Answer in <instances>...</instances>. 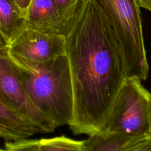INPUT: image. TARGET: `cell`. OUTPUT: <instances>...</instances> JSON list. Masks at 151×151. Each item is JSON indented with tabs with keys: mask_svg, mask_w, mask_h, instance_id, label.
<instances>
[{
	"mask_svg": "<svg viewBox=\"0 0 151 151\" xmlns=\"http://www.w3.org/2000/svg\"><path fill=\"white\" fill-rule=\"evenodd\" d=\"M140 8L146 9L151 12V0H137Z\"/></svg>",
	"mask_w": 151,
	"mask_h": 151,
	"instance_id": "cell-16",
	"label": "cell"
},
{
	"mask_svg": "<svg viewBox=\"0 0 151 151\" xmlns=\"http://www.w3.org/2000/svg\"><path fill=\"white\" fill-rule=\"evenodd\" d=\"M25 28L26 14L14 0H0L1 39L8 45Z\"/></svg>",
	"mask_w": 151,
	"mask_h": 151,
	"instance_id": "cell-10",
	"label": "cell"
},
{
	"mask_svg": "<svg viewBox=\"0 0 151 151\" xmlns=\"http://www.w3.org/2000/svg\"><path fill=\"white\" fill-rule=\"evenodd\" d=\"M102 133L151 136V93L141 81L125 80Z\"/></svg>",
	"mask_w": 151,
	"mask_h": 151,
	"instance_id": "cell-4",
	"label": "cell"
},
{
	"mask_svg": "<svg viewBox=\"0 0 151 151\" xmlns=\"http://www.w3.org/2000/svg\"><path fill=\"white\" fill-rule=\"evenodd\" d=\"M7 46L0 47V99L31 120L41 133H51L54 123L35 106L18 76L15 65L9 58Z\"/></svg>",
	"mask_w": 151,
	"mask_h": 151,
	"instance_id": "cell-5",
	"label": "cell"
},
{
	"mask_svg": "<svg viewBox=\"0 0 151 151\" xmlns=\"http://www.w3.org/2000/svg\"><path fill=\"white\" fill-rule=\"evenodd\" d=\"M20 9L26 14L27 9L32 1V0H14Z\"/></svg>",
	"mask_w": 151,
	"mask_h": 151,
	"instance_id": "cell-15",
	"label": "cell"
},
{
	"mask_svg": "<svg viewBox=\"0 0 151 151\" xmlns=\"http://www.w3.org/2000/svg\"><path fill=\"white\" fill-rule=\"evenodd\" d=\"M40 151H88L86 140H77L65 136L40 139Z\"/></svg>",
	"mask_w": 151,
	"mask_h": 151,
	"instance_id": "cell-11",
	"label": "cell"
},
{
	"mask_svg": "<svg viewBox=\"0 0 151 151\" xmlns=\"http://www.w3.org/2000/svg\"><path fill=\"white\" fill-rule=\"evenodd\" d=\"M27 28L48 34H64V17L54 0H32L27 11Z\"/></svg>",
	"mask_w": 151,
	"mask_h": 151,
	"instance_id": "cell-7",
	"label": "cell"
},
{
	"mask_svg": "<svg viewBox=\"0 0 151 151\" xmlns=\"http://www.w3.org/2000/svg\"><path fill=\"white\" fill-rule=\"evenodd\" d=\"M64 17L73 95L68 126L76 134L101 133L126 80L119 46L97 0H75Z\"/></svg>",
	"mask_w": 151,
	"mask_h": 151,
	"instance_id": "cell-1",
	"label": "cell"
},
{
	"mask_svg": "<svg viewBox=\"0 0 151 151\" xmlns=\"http://www.w3.org/2000/svg\"><path fill=\"white\" fill-rule=\"evenodd\" d=\"M147 137L126 133H101L89 136L86 141L88 151H133Z\"/></svg>",
	"mask_w": 151,
	"mask_h": 151,
	"instance_id": "cell-9",
	"label": "cell"
},
{
	"mask_svg": "<svg viewBox=\"0 0 151 151\" xmlns=\"http://www.w3.org/2000/svg\"><path fill=\"white\" fill-rule=\"evenodd\" d=\"M133 151H151V136L146 138Z\"/></svg>",
	"mask_w": 151,
	"mask_h": 151,
	"instance_id": "cell-14",
	"label": "cell"
},
{
	"mask_svg": "<svg viewBox=\"0 0 151 151\" xmlns=\"http://www.w3.org/2000/svg\"><path fill=\"white\" fill-rule=\"evenodd\" d=\"M9 54L33 63H44L66 55L64 35L24 29L8 46Z\"/></svg>",
	"mask_w": 151,
	"mask_h": 151,
	"instance_id": "cell-6",
	"label": "cell"
},
{
	"mask_svg": "<svg viewBox=\"0 0 151 151\" xmlns=\"http://www.w3.org/2000/svg\"><path fill=\"white\" fill-rule=\"evenodd\" d=\"M54 1L64 16L73 5L75 0H54Z\"/></svg>",
	"mask_w": 151,
	"mask_h": 151,
	"instance_id": "cell-13",
	"label": "cell"
},
{
	"mask_svg": "<svg viewBox=\"0 0 151 151\" xmlns=\"http://www.w3.org/2000/svg\"><path fill=\"white\" fill-rule=\"evenodd\" d=\"M1 151H5V149H1Z\"/></svg>",
	"mask_w": 151,
	"mask_h": 151,
	"instance_id": "cell-17",
	"label": "cell"
},
{
	"mask_svg": "<svg viewBox=\"0 0 151 151\" xmlns=\"http://www.w3.org/2000/svg\"><path fill=\"white\" fill-rule=\"evenodd\" d=\"M40 129L29 118L0 99V136L5 142L28 139Z\"/></svg>",
	"mask_w": 151,
	"mask_h": 151,
	"instance_id": "cell-8",
	"label": "cell"
},
{
	"mask_svg": "<svg viewBox=\"0 0 151 151\" xmlns=\"http://www.w3.org/2000/svg\"><path fill=\"white\" fill-rule=\"evenodd\" d=\"M116 39L124 77L145 80L149 74L140 6L137 0H97Z\"/></svg>",
	"mask_w": 151,
	"mask_h": 151,
	"instance_id": "cell-3",
	"label": "cell"
},
{
	"mask_svg": "<svg viewBox=\"0 0 151 151\" xmlns=\"http://www.w3.org/2000/svg\"><path fill=\"white\" fill-rule=\"evenodd\" d=\"M5 151H40V139H25L5 142Z\"/></svg>",
	"mask_w": 151,
	"mask_h": 151,
	"instance_id": "cell-12",
	"label": "cell"
},
{
	"mask_svg": "<svg viewBox=\"0 0 151 151\" xmlns=\"http://www.w3.org/2000/svg\"><path fill=\"white\" fill-rule=\"evenodd\" d=\"M8 55L37 109L56 127L68 125L73 117V95L67 55L44 63H33Z\"/></svg>",
	"mask_w": 151,
	"mask_h": 151,
	"instance_id": "cell-2",
	"label": "cell"
}]
</instances>
